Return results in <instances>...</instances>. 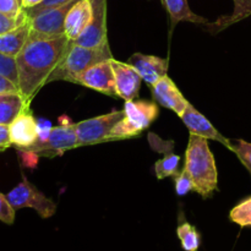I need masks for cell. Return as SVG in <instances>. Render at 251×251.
<instances>
[{
  "label": "cell",
  "mask_w": 251,
  "mask_h": 251,
  "mask_svg": "<svg viewBox=\"0 0 251 251\" xmlns=\"http://www.w3.org/2000/svg\"><path fill=\"white\" fill-rule=\"evenodd\" d=\"M71 42L66 36L28 39L16 56L19 91L27 104L43 86L58 64L63 60Z\"/></svg>",
  "instance_id": "cell-1"
},
{
  "label": "cell",
  "mask_w": 251,
  "mask_h": 251,
  "mask_svg": "<svg viewBox=\"0 0 251 251\" xmlns=\"http://www.w3.org/2000/svg\"><path fill=\"white\" fill-rule=\"evenodd\" d=\"M184 167L193 179L194 190L203 199L210 198L217 190V168L207 139L190 134Z\"/></svg>",
  "instance_id": "cell-2"
},
{
  "label": "cell",
  "mask_w": 251,
  "mask_h": 251,
  "mask_svg": "<svg viewBox=\"0 0 251 251\" xmlns=\"http://www.w3.org/2000/svg\"><path fill=\"white\" fill-rule=\"evenodd\" d=\"M112 58L113 54L110 51L109 43L100 48H88V47L78 46L71 42L65 56L50 74L47 83L59 80L71 82L75 76H77L90 66L100 61L109 60Z\"/></svg>",
  "instance_id": "cell-3"
},
{
  "label": "cell",
  "mask_w": 251,
  "mask_h": 251,
  "mask_svg": "<svg viewBox=\"0 0 251 251\" xmlns=\"http://www.w3.org/2000/svg\"><path fill=\"white\" fill-rule=\"evenodd\" d=\"M124 118L113 127L109 141L139 136L158 117V105L150 100H126Z\"/></svg>",
  "instance_id": "cell-4"
},
{
  "label": "cell",
  "mask_w": 251,
  "mask_h": 251,
  "mask_svg": "<svg viewBox=\"0 0 251 251\" xmlns=\"http://www.w3.org/2000/svg\"><path fill=\"white\" fill-rule=\"evenodd\" d=\"M6 198L15 211L25 207L33 208L42 218H50L58 208L56 203L29 183L26 176H22L21 183L12 189Z\"/></svg>",
  "instance_id": "cell-5"
},
{
  "label": "cell",
  "mask_w": 251,
  "mask_h": 251,
  "mask_svg": "<svg viewBox=\"0 0 251 251\" xmlns=\"http://www.w3.org/2000/svg\"><path fill=\"white\" fill-rule=\"evenodd\" d=\"M123 118H124V110H115L75 124L78 147L108 142L113 127Z\"/></svg>",
  "instance_id": "cell-6"
},
{
  "label": "cell",
  "mask_w": 251,
  "mask_h": 251,
  "mask_svg": "<svg viewBox=\"0 0 251 251\" xmlns=\"http://www.w3.org/2000/svg\"><path fill=\"white\" fill-rule=\"evenodd\" d=\"M76 147H78V144L75 124H69L51 127L46 139L37 140L36 144L22 151L29 152L37 157H55Z\"/></svg>",
  "instance_id": "cell-7"
},
{
  "label": "cell",
  "mask_w": 251,
  "mask_h": 251,
  "mask_svg": "<svg viewBox=\"0 0 251 251\" xmlns=\"http://www.w3.org/2000/svg\"><path fill=\"white\" fill-rule=\"evenodd\" d=\"M77 1L78 0H74L61 6L46 10L29 19L31 29H29L28 39L55 38V37L65 36L64 25H65L66 15Z\"/></svg>",
  "instance_id": "cell-8"
},
{
  "label": "cell",
  "mask_w": 251,
  "mask_h": 251,
  "mask_svg": "<svg viewBox=\"0 0 251 251\" xmlns=\"http://www.w3.org/2000/svg\"><path fill=\"white\" fill-rule=\"evenodd\" d=\"M92 16L85 31L73 43L88 48H100L108 44L107 0H90Z\"/></svg>",
  "instance_id": "cell-9"
},
{
  "label": "cell",
  "mask_w": 251,
  "mask_h": 251,
  "mask_svg": "<svg viewBox=\"0 0 251 251\" xmlns=\"http://www.w3.org/2000/svg\"><path fill=\"white\" fill-rule=\"evenodd\" d=\"M110 60L112 59L100 61V63L90 66L85 71L75 76L71 82L85 86L87 88H92V90L104 93L110 97H118L114 73H113L112 61Z\"/></svg>",
  "instance_id": "cell-10"
},
{
  "label": "cell",
  "mask_w": 251,
  "mask_h": 251,
  "mask_svg": "<svg viewBox=\"0 0 251 251\" xmlns=\"http://www.w3.org/2000/svg\"><path fill=\"white\" fill-rule=\"evenodd\" d=\"M10 139L12 146L19 150H26L38 140V122L34 119L29 104L22 109L16 119L9 125Z\"/></svg>",
  "instance_id": "cell-11"
},
{
  "label": "cell",
  "mask_w": 251,
  "mask_h": 251,
  "mask_svg": "<svg viewBox=\"0 0 251 251\" xmlns=\"http://www.w3.org/2000/svg\"><path fill=\"white\" fill-rule=\"evenodd\" d=\"M112 68L115 78V88L118 97L126 100H132L139 96L141 87V76L136 69L129 63H123L112 58Z\"/></svg>",
  "instance_id": "cell-12"
},
{
  "label": "cell",
  "mask_w": 251,
  "mask_h": 251,
  "mask_svg": "<svg viewBox=\"0 0 251 251\" xmlns=\"http://www.w3.org/2000/svg\"><path fill=\"white\" fill-rule=\"evenodd\" d=\"M151 90L153 100L159 105L173 110L179 117H181L186 108H188L189 102L181 95V92L176 87V83L167 75H164L153 86H151Z\"/></svg>",
  "instance_id": "cell-13"
},
{
  "label": "cell",
  "mask_w": 251,
  "mask_h": 251,
  "mask_svg": "<svg viewBox=\"0 0 251 251\" xmlns=\"http://www.w3.org/2000/svg\"><path fill=\"white\" fill-rule=\"evenodd\" d=\"M180 118L189 129L190 134H195L198 136L205 137L207 140H215V141H218L222 145H225L227 149H230L229 140L226 139L220 131H217V129L206 119L205 115H202L199 110H196L194 105H191L190 103H189L188 108H186L185 112H184V114Z\"/></svg>",
  "instance_id": "cell-14"
},
{
  "label": "cell",
  "mask_w": 251,
  "mask_h": 251,
  "mask_svg": "<svg viewBox=\"0 0 251 251\" xmlns=\"http://www.w3.org/2000/svg\"><path fill=\"white\" fill-rule=\"evenodd\" d=\"M130 65L136 69L142 80L150 86H153L159 78L167 75L168 70V60L156 55L135 53L129 59Z\"/></svg>",
  "instance_id": "cell-15"
},
{
  "label": "cell",
  "mask_w": 251,
  "mask_h": 251,
  "mask_svg": "<svg viewBox=\"0 0 251 251\" xmlns=\"http://www.w3.org/2000/svg\"><path fill=\"white\" fill-rule=\"evenodd\" d=\"M92 16L90 0H78L68 12L65 19V36L70 42L76 41L82 34Z\"/></svg>",
  "instance_id": "cell-16"
},
{
  "label": "cell",
  "mask_w": 251,
  "mask_h": 251,
  "mask_svg": "<svg viewBox=\"0 0 251 251\" xmlns=\"http://www.w3.org/2000/svg\"><path fill=\"white\" fill-rule=\"evenodd\" d=\"M29 19L21 26L0 36V53L16 58L27 43L29 37Z\"/></svg>",
  "instance_id": "cell-17"
},
{
  "label": "cell",
  "mask_w": 251,
  "mask_h": 251,
  "mask_svg": "<svg viewBox=\"0 0 251 251\" xmlns=\"http://www.w3.org/2000/svg\"><path fill=\"white\" fill-rule=\"evenodd\" d=\"M162 4L168 11L171 17L172 27H176L180 21L194 22V24H207V20L202 16H199L191 11L188 4V0H162Z\"/></svg>",
  "instance_id": "cell-18"
},
{
  "label": "cell",
  "mask_w": 251,
  "mask_h": 251,
  "mask_svg": "<svg viewBox=\"0 0 251 251\" xmlns=\"http://www.w3.org/2000/svg\"><path fill=\"white\" fill-rule=\"evenodd\" d=\"M27 104L20 92L0 95V124L10 125Z\"/></svg>",
  "instance_id": "cell-19"
},
{
  "label": "cell",
  "mask_w": 251,
  "mask_h": 251,
  "mask_svg": "<svg viewBox=\"0 0 251 251\" xmlns=\"http://www.w3.org/2000/svg\"><path fill=\"white\" fill-rule=\"evenodd\" d=\"M233 1H234L233 14L230 16H222L217 21L210 25V27H212L213 33L227 28L230 25L242 21L251 15V0H233Z\"/></svg>",
  "instance_id": "cell-20"
},
{
  "label": "cell",
  "mask_w": 251,
  "mask_h": 251,
  "mask_svg": "<svg viewBox=\"0 0 251 251\" xmlns=\"http://www.w3.org/2000/svg\"><path fill=\"white\" fill-rule=\"evenodd\" d=\"M176 235L183 250L185 251H198L201 245V235L196 227L191 226L190 223L183 222L176 228Z\"/></svg>",
  "instance_id": "cell-21"
},
{
  "label": "cell",
  "mask_w": 251,
  "mask_h": 251,
  "mask_svg": "<svg viewBox=\"0 0 251 251\" xmlns=\"http://www.w3.org/2000/svg\"><path fill=\"white\" fill-rule=\"evenodd\" d=\"M179 162H180V157L173 153L167 154L162 159L157 161L154 163V172H156L157 178L164 179L168 176H176L179 173Z\"/></svg>",
  "instance_id": "cell-22"
},
{
  "label": "cell",
  "mask_w": 251,
  "mask_h": 251,
  "mask_svg": "<svg viewBox=\"0 0 251 251\" xmlns=\"http://www.w3.org/2000/svg\"><path fill=\"white\" fill-rule=\"evenodd\" d=\"M229 218L240 227H251V198L238 203L230 211Z\"/></svg>",
  "instance_id": "cell-23"
},
{
  "label": "cell",
  "mask_w": 251,
  "mask_h": 251,
  "mask_svg": "<svg viewBox=\"0 0 251 251\" xmlns=\"http://www.w3.org/2000/svg\"><path fill=\"white\" fill-rule=\"evenodd\" d=\"M230 151L237 154L238 158L240 159L245 168L250 172L251 174V144L244 141V140H235L230 141Z\"/></svg>",
  "instance_id": "cell-24"
},
{
  "label": "cell",
  "mask_w": 251,
  "mask_h": 251,
  "mask_svg": "<svg viewBox=\"0 0 251 251\" xmlns=\"http://www.w3.org/2000/svg\"><path fill=\"white\" fill-rule=\"evenodd\" d=\"M0 74L5 77L9 78L10 81L15 83L19 87V75H17V65L16 58L5 55L0 53Z\"/></svg>",
  "instance_id": "cell-25"
},
{
  "label": "cell",
  "mask_w": 251,
  "mask_h": 251,
  "mask_svg": "<svg viewBox=\"0 0 251 251\" xmlns=\"http://www.w3.org/2000/svg\"><path fill=\"white\" fill-rule=\"evenodd\" d=\"M27 20H28V16H27L25 9L19 16H10V15L0 12V36L12 31V29H15L16 27L21 26V25L24 24V22H26Z\"/></svg>",
  "instance_id": "cell-26"
},
{
  "label": "cell",
  "mask_w": 251,
  "mask_h": 251,
  "mask_svg": "<svg viewBox=\"0 0 251 251\" xmlns=\"http://www.w3.org/2000/svg\"><path fill=\"white\" fill-rule=\"evenodd\" d=\"M174 181H176V191L179 196H184L191 190H194V183L190 174L184 167L180 173L174 176Z\"/></svg>",
  "instance_id": "cell-27"
},
{
  "label": "cell",
  "mask_w": 251,
  "mask_h": 251,
  "mask_svg": "<svg viewBox=\"0 0 251 251\" xmlns=\"http://www.w3.org/2000/svg\"><path fill=\"white\" fill-rule=\"evenodd\" d=\"M71 1H74V0H44L43 2H41V4L37 5V6L31 7V9H27V10H25V11H26L28 19H32V17L37 16V15L41 14V12H43V11H46V10L61 6V5H65V4H68V2H71Z\"/></svg>",
  "instance_id": "cell-28"
},
{
  "label": "cell",
  "mask_w": 251,
  "mask_h": 251,
  "mask_svg": "<svg viewBox=\"0 0 251 251\" xmlns=\"http://www.w3.org/2000/svg\"><path fill=\"white\" fill-rule=\"evenodd\" d=\"M15 212L16 211L10 205L6 195L0 193V221L5 225H12L15 222Z\"/></svg>",
  "instance_id": "cell-29"
},
{
  "label": "cell",
  "mask_w": 251,
  "mask_h": 251,
  "mask_svg": "<svg viewBox=\"0 0 251 251\" xmlns=\"http://www.w3.org/2000/svg\"><path fill=\"white\" fill-rule=\"evenodd\" d=\"M24 11L21 0H0V12L10 15V16H19Z\"/></svg>",
  "instance_id": "cell-30"
},
{
  "label": "cell",
  "mask_w": 251,
  "mask_h": 251,
  "mask_svg": "<svg viewBox=\"0 0 251 251\" xmlns=\"http://www.w3.org/2000/svg\"><path fill=\"white\" fill-rule=\"evenodd\" d=\"M10 146H12V144L10 139L9 125L0 124V151H5Z\"/></svg>",
  "instance_id": "cell-31"
},
{
  "label": "cell",
  "mask_w": 251,
  "mask_h": 251,
  "mask_svg": "<svg viewBox=\"0 0 251 251\" xmlns=\"http://www.w3.org/2000/svg\"><path fill=\"white\" fill-rule=\"evenodd\" d=\"M10 92H20L19 87L12 81H10L9 78L0 74V95Z\"/></svg>",
  "instance_id": "cell-32"
},
{
  "label": "cell",
  "mask_w": 251,
  "mask_h": 251,
  "mask_svg": "<svg viewBox=\"0 0 251 251\" xmlns=\"http://www.w3.org/2000/svg\"><path fill=\"white\" fill-rule=\"evenodd\" d=\"M22 1V7H24L25 10L27 9H31V7L33 6H37V5H39L41 2H43L44 0H21Z\"/></svg>",
  "instance_id": "cell-33"
}]
</instances>
